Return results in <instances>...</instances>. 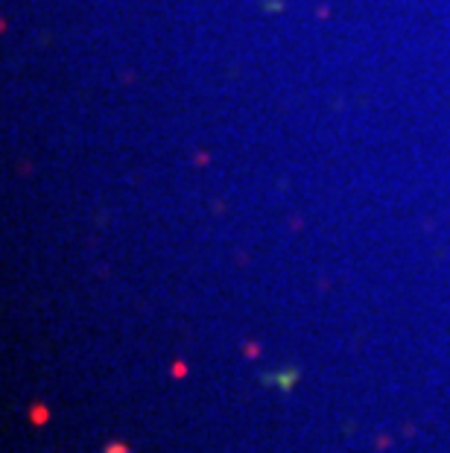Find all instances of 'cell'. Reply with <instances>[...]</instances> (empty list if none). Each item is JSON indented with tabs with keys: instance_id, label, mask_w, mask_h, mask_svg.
Wrapping results in <instances>:
<instances>
[{
	"instance_id": "6da1fadb",
	"label": "cell",
	"mask_w": 450,
	"mask_h": 453,
	"mask_svg": "<svg viewBox=\"0 0 450 453\" xmlns=\"http://www.w3.org/2000/svg\"><path fill=\"white\" fill-rule=\"evenodd\" d=\"M106 453H129V447L126 444H109Z\"/></svg>"
}]
</instances>
